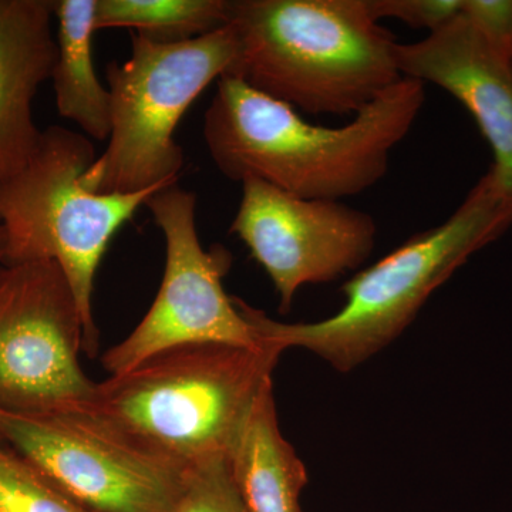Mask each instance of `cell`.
I'll list each match as a JSON object with an SVG mask.
<instances>
[{"instance_id":"6da1fadb","label":"cell","mask_w":512,"mask_h":512,"mask_svg":"<svg viewBox=\"0 0 512 512\" xmlns=\"http://www.w3.org/2000/svg\"><path fill=\"white\" fill-rule=\"evenodd\" d=\"M217 86L202 127L215 167L228 180L256 178L306 200L340 201L379 183L426 100L424 83L403 77L346 126L330 128L238 77Z\"/></svg>"},{"instance_id":"7a4b0ae2","label":"cell","mask_w":512,"mask_h":512,"mask_svg":"<svg viewBox=\"0 0 512 512\" xmlns=\"http://www.w3.org/2000/svg\"><path fill=\"white\" fill-rule=\"evenodd\" d=\"M238 59L227 76L319 116H353L403 79L396 39L367 0H231Z\"/></svg>"},{"instance_id":"3957f363","label":"cell","mask_w":512,"mask_h":512,"mask_svg":"<svg viewBox=\"0 0 512 512\" xmlns=\"http://www.w3.org/2000/svg\"><path fill=\"white\" fill-rule=\"evenodd\" d=\"M279 356L274 349L178 346L94 382L89 396L66 410L192 470L227 460Z\"/></svg>"},{"instance_id":"277c9868","label":"cell","mask_w":512,"mask_h":512,"mask_svg":"<svg viewBox=\"0 0 512 512\" xmlns=\"http://www.w3.org/2000/svg\"><path fill=\"white\" fill-rule=\"evenodd\" d=\"M511 225L512 197L488 170L443 224L414 235L346 282V302L335 315L284 323L242 299L234 301L261 348L309 350L348 373L399 338L433 292Z\"/></svg>"},{"instance_id":"5b68a950","label":"cell","mask_w":512,"mask_h":512,"mask_svg":"<svg viewBox=\"0 0 512 512\" xmlns=\"http://www.w3.org/2000/svg\"><path fill=\"white\" fill-rule=\"evenodd\" d=\"M94 160L89 137L52 126L42 131L28 164L0 183L6 265L33 261L59 265L79 306L84 352L90 356L99 349L93 291L101 259L117 231L151 195L163 190L96 194L82 184Z\"/></svg>"},{"instance_id":"8992f818","label":"cell","mask_w":512,"mask_h":512,"mask_svg":"<svg viewBox=\"0 0 512 512\" xmlns=\"http://www.w3.org/2000/svg\"><path fill=\"white\" fill-rule=\"evenodd\" d=\"M238 53L231 25L180 43L133 35L126 62L107 64L109 143L84 173L83 187L126 195L178 184L185 160L175 128L214 80L231 73Z\"/></svg>"},{"instance_id":"52a82bcc","label":"cell","mask_w":512,"mask_h":512,"mask_svg":"<svg viewBox=\"0 0 512 512\" xmlns=\"http://www.w3.org/2000/svg\"><path fill=\"white\" fill-rule=\"evenodd\" d=\"M144 205L165 239L163 282L133 332L101 357L104 369L117 375L178 346L262 349L254 329L222 285L232 265L231 252L220 244L210 249L201 245L194 192L170 185L151 195Z\"/></svg>"},{"instance_id":"ba28073f","label":"cell","mask_w":512,"mask_h":512,"mask_svg":"<svg viewBox=\"0 0 512 512\" xmlns=\"http://www.w3.org/2000/svg\"><path fill=\"white\" fill-rule=\"evenodd\" d=\"M84 325L52 261L0 269V412L36 416L82 402L94 382L80 365Z\"/></svg>"},{"instance_id":"9c48e42d","label":"cell","mask_w":512,"mask_h":512,"mask_svg":"<svg viewBox=\"0 0 512 512\" xmlns=\"http://www.w3.org/2000/svg\"><path fill=\"white\" fill-rule=\"evenodd\" d=\"M0 441L90 512H163L190 471L72 410L0 412Z\"/></svg>"},{"instance_id":"30bf717a","label":"cell","mask_w":512,"mask_h":512,"mask_svg":"<svg viewBox=\"0 0 512 512\" xmlns=\"http://www.w3.org/2000/svg\"><path fill=\"white\" fill-rule=\"evenodd\" d=\"M241 184L229 232L271 278L282 313L302 286L335 281L372 254L377 225L367 212L342 201L296 197L256 178Z\"/></svg>"},{"instance_id":"8fae6325","label":"cell","mask_w":512,"mask_h":512,"mask_svg":"<svg viewBox=\"0 0 512 512\" xmlns=\"http://www.w3.org/2000/svg\"><path fill=\"white\" fill-rule=\"evenodd\" d=\"M407 79L453 94L476 120L493 151L491 173L512 197V60L463 15L416 43H397Z\"/></svg>"},{"instance_id":"7c38bea8","label":"cell","mask_w":512,"mask_h":512,"mask_svg":"<svg viewBox=\"0 0 512 512\" xmlns=\"http://www.w3.org/2000/svg\"><path fill=\"white\" fill-rule=\"evenodd\" d=\"M53 18L55 0H0V183L22 170L39 146L33 100L52 79Z\"/></svg>"},{"instance_id":"4fadbf2b","label":"cell","mask_w":512,"mask_h":512,"mask_svg":"<svg viewBox=\"0 0 512 512\" xmlns=\"http://www.w3.org/2000/svg\"><path fill=\"white\" fill-rule=\"evenodd\" d=\"M228 466L249 512H303L308 471L279 429L272 379L256 396L229 450Z\"/></svg>"},{"instance_id":"5bb4252c","label":"cell","mask_w":512,"mask_h":512,"mask_svg":"<svg viewBox=\"0 0 512 512\" xmlns=\"http://www.w3.org/2000/svg\"><path fill=\"white\" fill-rule=\"evenodd\" d=\"M96 0H55L57 56L52 80L60 116L84 136L109 140L111 96L101 84L93 60Z\"/></svg>"},{"instance_id":"9a60e30c","label":"cell","mask_w":512,"mask_h":512,"mask_svg":"<svg viewBox=\"0 0 512 512\" xmlns=\"http://www.w3.org/2000/svg\"><path fill=\"white\" fill-rule=\"evenodd\" d=\"M231 0H96L94 30L133 29L158 43H180L229 25Z\"/></svg>"},{"instance_id":"2e32d148","label":"cell","mask_w":512,"mask_h":512,"mask_svg":"<svg viewBox=\"0 0 512 512\" xmlns=\"http://www.w3.org/2000/svg\"><path fill=\"white\" fill-rule=\"evenodd\" d=\"M0 512H90L0 441Z\"/></svg>"},{"instance_id":"e0dca14e","label":"cell","mask_w":512,"mask_h":512,"mask_svg":"<svg viewBox=\"0 0 512 512\" xmlns=\"http://www.w3.org/2000/svg\"><path fill=\"white\" fill-rule=\"evenodd\" d=\"M163 512H249L227 460L192 468L180 494Z\"/></svg>"},{"instance_id":"ac0fdd59","label":"cell","mask_w":512,"mask_h":512,"mask_svg":"<svg viewBox=\"0 0 512 512\" xmlns=\"http://www.w3.org/2000/svg\"><path fill=\"white\" fill-rule=\"evenodd\" d=\"M370 13L376 20L397 19L413 29L429 33L443 28L460 15L463 0H367Z\"/></svg>"},{"instance_id":"d6986e66","label":"cell","mask_w":512,"mask_h":512,"mask_svg":"<svg viewBox=\"0 0 512 512\" xmlns=\"http://www.w3.org/2000/svg\"><path fill=\"white\" fill-rule=\"evenodd\" d=\"M461 13L498 50L512 57V0H463Z\"/></svg>"},{"instance_id":"ffe728a7","label":"cell","mask_w":512,"mask_h":512,"mask_svg":"<svg viewBox=\"0 0 512 512\" xmlns=\"http://www.w3.org/2000/svg\"><path fill=\"white\" fill-rule=\"evenodd\" d=\"M6 265V239L3 229L0 227V269Z\"/></svg>"},{"instance_id":"44dd1931","label":"cell","mask_w":512,"mask_h":512,"mask_svg":"<svg viewBox=\"0 0 512 512\" xmlns=\"http://www.w3.org/2000/svg\"><path fill=\"white\" fill-rule=\"evenodd\" d=\"M511 60H512V57H511Z\"/></svg>"}]
</instances>
